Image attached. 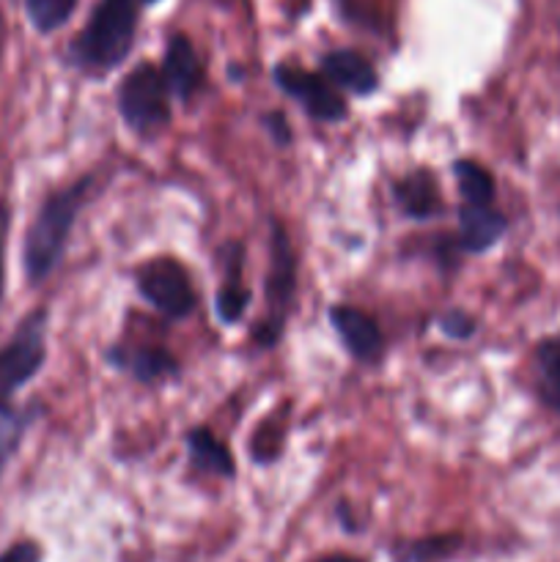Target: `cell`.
Here are the masks:
<instances>
[{
	"mask_svg": "<svg viewBox=\"0 0 560 562\" xmlns=\"http://www.w3.org/2000/svg\"><path fill=\"white\" fill-rule=\"evenodd\" d=\"M93 176H82L71 187L49 192L38 206L36 217L27 225L22 241V269L31 285H42L64 261L71 228L77 223L82 203L91 192Z\"/></svg>",
	"mask_w": 560,
	"mask_h": 562,
	"instance_id": "6da1fadb",
	"label": "cell"
},
{
	"mask_svg": "<svg viewBox=\"0 0 560 562\" xmlns=\"http://www.w3.org/2000/svg\"><path fill=\"white\" fill-rule=\"evenodd\" d=\"M143 3L146 0H99L86 27L69 44V64L93 75L119 69L135 44Z\"/></svg>",
	"mask_w": 560,
	"mask_h": 562,
	"instance_id": "7a4b0ae2",
	"label": "cell"
},
{
	"mask_svg": "<svg viewBox=\"0 0 560 562\" xmlns=\"http://www.w3.org/2000/svg\"><path fill=\"white\" fill-rule=\"evenodd\" d=\"M47 307L27 313L11 338L0 346V415L11 412V401L47 362Z\"/></svg>",
	"mask_w": 560,
	"mask_h": 562,
	"instance_id": "3957f363",
	"label": "cell"
},
{
	"mask_svg": "<svg viewBox=\"0 0 560 562\" xmlns=\"http://www.w3.org/2000/svg\"><path fill=\"white\" fill-rule=\"evenodd\" d=\"M115 99L121 119L135 135L154 137L170 124V91L157 66L137 64L121 80Z\"/></svg>",
	"mask_w": 560,
	"mask_h": 562,
	"instance_id": "277c9868",
	"label": "cell"
},
{
	"mask_svg": "<svg viewBox=\"0 0 560 562\" xmlns=\"http://www.w3.org/2000/svg\"><path fill=\"white\" fill-rule=\"evenodd\" d=\"M296 294V258L291 250L289 234L283 223L272 220V261H269L267 278V316L261 318V327L256 329V344L261 349H272L285 329L291 307Z\"/></svg>",
	"mask_w": 560,
	"mask_h": 562,
	"instance_id": "5b68a950",
	"label": "cell"
},
{
	"mask_svg": "<svg viewBox=\"0 0 560 562\" xmlns=\"http://www.w3.org/2000/svg\"><path fill=\"white\" fill-rule=\"evenodd\" d=\"M137 294L170 322H181L195 311V289L176 258H154L137 272Z\"/></svg>",
	"mask_w": 560,
	"mask_h": 562,
	"instance_id": "8992f818",
	"label": "cell"
},
{
	"mask_svg": "<svg viewBox=\"0 0 560 562\" xmlns=\"http://www.w3.org/2000/svg\"><path fill=\"white\" fill-rule=\"evenodd\" d=\"M275 86L291 97L294 102L302 104L311 119L324 121V124H338L349 115V108H346V99L340 97L338 88L327 80L324 75H313V71L300 69V66L280 64L275 66L272 71Z\"/></svg>",
	"mask_w": 560,
	"mask_h": 562,
	"instance_id": "52a82bcc",
	"label": "cell"
},
{
	"mask_svg": "<svg viewBox=\"0 0 560 562\" xmlns=\"http://www.w3.org/2000/svg\"><path fill=\"white\" fill-rule=\"evenodd\" d=\"M329 324L338 333L340 344L355 360L371 362L384 351V338L379 324L368 316L366 311L351 305H333L329 307Z\"/></svg>",
	"mask_w": 560,
	"mask_h": 562,
	"instance_id": "ba28073f",
	"label": "cell"
},
{
	"mask_svg": "<svg viewBox=\"0 0 560 562\" xmlns=\"http://www.w3.org/2000/svg\"><path fill=\"white\" fill-rule=\"evenodd\" d=\"M159 71H163L170 97L181 99V102H190L203 86V64L184 33H176V36L168 38Z\"/></svg>",
	"mask_w": 560,
	"mask_h": 562,
	"instance_id": "9c48e42d",
	"label": "cell"
},
{
	"mask_svg": "<svg viewBox=\"0 0 560 562\" xmlns=\"http://www.w3.org/2000/svg\"><path fill=\"white\" fill-rule=\"evenodd\" d=\"M322 75L333 82L335 88L355 93V97H368L377 91L379 75L371 60L357 49H333L322 58Z\"/></svg>",
	"mask_w": 560,
	"mask_h": 562,
	"instance_id": "30bf717a",
	"label": "cell"
},
{
	"mask_svg": "<svg viewBox=\"0 0 560 562\" xmlns=\"http://www.w3.org/2000/svg\"><path fill=\"white\" fill-rule=\"evenodd\" d=\"M223 258V285H220L217 296H214V307L223 324L242 322V316L250 307V289L242 283V267H245V256H242V245L231 241L220 250Z\"/></svg>",
	"mask_w": 560,
	"mask_h": 562,
	"instance_id": "8fae6325",
	"label": "cell"
},
{
	"mask_svg": "<svg viewBox=\"0 0 560 562\" xmlns=\"http://www.w3.org/2000/svg\"><path fill=\"white\" fill-rule=\"evenodd\" d=\"M505 223L503 214L489 203V206H478V203H464L459 209V245L467 252H486L503 239Z\"/></svg>",
	"mask_w": 560,
	"mask_h": 562,
	"instance_id": "7c38bea8",
	"label": "cell"
},
{
	"mask_svg": "<svg viewBox=\"0 0 560 562\" xmlns=\"http://www.w3.org/2000/svg\"><path fill=\"white\" fill-rule=\"evenodd\" d=\"M393 201L412 220H432L443 212V195H439L437 179L428 170H415V173L395 181Z\"/></svg>",
	"mask_w": 560,
	"mask_h": 562,
	"instance_id": "4fadbf2b",
	"label": "cell"
},
{
	"mask_svg": "<svg viewBox=\"0 0 560 562\" xmlns=\"http://www.w3.org/2000/svg\"><path fill=\"white\" fill-rule=\"evenodd\" d=\"M110 366L121 368V371H130L137 382L152 384L159 382L165 376H176L179 373V362L170 351L159 349V346H143V349L126 351V349H113L108 351Z\"/></svg>",
	"mask_w": 560,
	"mask_h": 562,
	"instance_id": "5bb4252c",
	"label": "cell"
},
{
	"mask_svg": "<svg viewBox=\"0 0 560 562\" xmlns=\"http://www.w3.org/2000/svg\"><path fill=\"white\" fill-rule=\"evenodd\" d=\"M187 450H190L192 464L201 472H212V475L220 477L236 475V464L231 459L228 448L209 428H192V431H187Z\"/></svg>",
	"mask_w": 560,
	"mask_h": 562,
	"instance_id": "9a60e30c",
	"label": "cell"
},
{
	"mask_svg": "<svg viewBox=\"0 0 560 562\" xmlns=\"http://www.w3.org/2000/svg\"><path fill=\"white\" fill-rule=\"evenodd\" d=\"M538 395L549 409L560 412V338L541 340L536 349Z\"/></svg>",
	"mask_w": 560,
	"mask_h": 562,
	"instance_id": "2e32d148",
	"label": "cell"
},
{
	"mask_svg": "<svg viewBox=\"0 0 560 562\" xmlns=\"http://www.w3.org/2000/svg\"><path fill=\"white\" fill-rule=\"evenodd\" d=\"M453 176L459 181L464 203H478V206L494 203V179L483 165L472 162V159H459V162H453Z\"/></svg>",
	"mask_w": 560,
	"mask_h": 562,
	"instance_id": "e0dca14e",
	"label": "cell"
},
{
	"mask_svg": "<svg viewBox=\"0 0 560 562\" xmlns=\"http://www.w3.org/2000/svg\"><path fill=\"white\" fill-rule=\"evenodd\" d=\"M77 0H25V14L42 36L60 31L71 20Z\"/></svg>",
	"mask_w": 560,
	"mask_h": 562,
	"instance_id": "ac0fdd59",
	"label": "cell"
},
{
	"mask_svg": "<svg viewBox=\"0 0 560 562\" xmlns=\"http://www.w3.org/2000/svg\"><path fill=\"white\" fill-rule=\"evenodd\" d=\"M461 547L459 536H437V538H423V541L406 543L395 552L399 562H437L456 554V549Z\"/></svg>",
	"mask_w": 560,
	"mask_h": 562,
	"instance_id": "d6986e66",
	"label": "cell"
},
{
	"mask_svg": "<svg viewBox=\"0 0 560 562\" xmlns=\"http://www.w3.org/2000/svg\"><path fill=\"white\" fill-rule=\"evenodd\" d=\"M33 417H36V412H14V409L0 415V477H3L11 456H14L16 448H20L22 437H25Z\"/></svg>",
	"mask_w": 560,
	"mask_h": 562,
	"instance_id": "ffe728a7",
	"label": "cell"
},
{
	"mask_svg": "<svg viewBox=\"0 0 560 562\" xmlns=\"http://www.w3.org/2000/svg\"><path fill=\"white\" fill-rule=\"evenodd\" d=\"M439 329H443L448 338L453 340H467L472 333H475V318L467 316L464 311H448L443 318H439Z\"/></svg>",
	"mask_w": 560,
	"mask_h": 562,
	"instance_id": "44dd1931",
	"label": "cell"
},
{
	"mask_svg": "<svg viewBox=\"0 0 560 562\" xmlns=\"http://www.w3.org/2000/svg\"><path fill=\"white\" fill-rule=\"evenodd\" d=\"M0 562H42V547L33 541H20L0 554Z\"/></svg>",
	"mask_w": 560,
	"mask_h": 562,
	"instance_id": "7402d4cb",
	"label": "cell"
},
{
	"mask_svg": "<svg viewBox=\"0 0 560 562\" xmlns=\"http://www.w3.org/2000/svg\"><path fill=\"white\" fill-rule=\"evenodd\" d=\"M9 228H11V209L0 201V302H3V291H5V245H9Z\"/></svg>",
	"mask_w": 560,
	"mask_h": 562,
	"instance_id": "603a6c76",
	"label": "cell"
},
{
	"mask_svg": "<svg viewBox=\"0 0 560 562\" xmlns=\"http://www.w3.org/2000/svg\"><path fill=\"white\" fill-rule=\"evenodd\" d=\"M261 124L267 126V132L272 135V140L278 143L280 148L289 146L291 143V130H289V121H285L283 113H267L261 119Z\"/></svg>",
	"mask_w": 560,
	"mask_h": 562,
	"instance_id": "cb8c5ba5",
	"label": "cell"
},
{
	"mask_svg": "<svg viewBox=\"0 0 560 562\" xmlns=\"http://www.w3.org/2000/svg\"><path fill=\"white\" fill-rule=\"evenodd\" d=\"M318 562H360V560L346 558V554H329V558H322Z\"/></svg>",
	"mask_w": 560,
	"mask_h": 562,
	"instance_id": "d4e9b609",
	"label": "cell"
}]
</instances>
